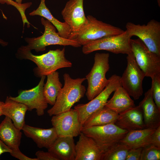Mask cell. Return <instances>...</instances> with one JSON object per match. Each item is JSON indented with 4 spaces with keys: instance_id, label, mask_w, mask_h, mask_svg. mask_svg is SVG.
Instances as JSON below:
<instances>
[{
    "instance_id": "6da1fadb",
    "label": "cell",
    "mask_w": 160,
    "mask_h": 160,
    "mask_svg": "<svg viewBox=\"0 0 160 160\" xmlns=\"http://www.w3.org/2000/svg\"><path fill=\"white\" fill-rule=\"evenodd\" d=\"M65 53V48H63L62 49L50 50L41 55H35L22 46L18 49L16 56L20 60H28L35 63L37 66L33 70L34 75L41 77L58 69L72 66L71 62L66 58Z\"/></svg>"
},
{
    "instance_id": "7a4b0ae2",
    "label": "cell",
    "mask_w": 160,
    "mask_h": 160,
    "mask_svg": "<svg viewBox=\"0 0 160 160\" xmlns=\"http://www.w3.org/2000/svg\"><path fill=\"white\" fill-rule=\"evenodd\" d=\"M64 84L60 90L53 106L47 112L50 116L70 110L72 106L84 96L86 89L82 84L85 78H72L69 74L63 75Z\"/></svg>"
},
{
    "instance_id": "3957f363",
    "label": "cell",
    "mask_w": 160,
    "mask_h": 160,
    "mask_svg": "<svg viewBox=\"0 0 160 160\" xmlns=\"http://www.w3.org/2000/svg\"><path fill=\"white\" fill-rule=\"evenodd\" d=\"M87 22L78 31L71 32L68 39L81 46L91 41L122 33V29L97 19L91 15L87 17Z\"/></svg>"
},
{
    "instance_id": "277c9868",
    "label": "cell",
    "mask_w": 160,
    "mask_h": 160,
    "mask_svg": "<svg viewBox=\"0 0 160 160\" xmlns=\"http://www.w3.org/2000/svg\"><path fill=\"white\" fill-rule=\"evenodd\" d=\"M109 56L108 53H96L95 54L93 66L85 77L88 83L86 95L89 100L100 94L108 83L106 74L110 68Z\"/></svg>"
},
{
    "instance_id": "5b68a950",
    "label": "cell",
    "mask_w": 160,
    "mask_h": 160,
    "mask_svg": "<svg viewBox=\"0 0 160 160\" xmlns=\"http://www.w3.org/2000/svg\"><path fill=\"white\" fill-rule=\"evenodd\" d=\"M41 22L44 28L43 34L37 37L26 38L25 40L28 44L23 46L26 49L31 51L34 50L39 52L44 51L46 47L50 45L71 46L75 47H81L80 44L75 41L60 36L56 32L55 26L48 20L42 17Z\"/></svg>"
},
{
    "instance_id": "8992f818",
    "label": "cell",
    "mask_w": 160,
    "mask_h": 160,
    "mask_svg": "<svg viewBox=\"0 0 160 160\" xmlns=\"http://www.w3.org/2000/svg\"><path fill=\"white\" fill-rule=\"evenodd\" d=\"M128 132L110 124L82 128L81 132L92 139L104 153L119 143Z\"/></svg>"
},
{
    "instance_id": "52a82bcc",
    "label": "cell",
    "mask_w": 160,
    "mask_h": 160,
    "mask_svg": "<svg viewBox=\"0 0 160 160\" xmlns=\"http://www.w3.org/2000/svg\"><path fill=\"white\" fill-rule=\"evenodd\" d=\"M131 38L126 30L119 35L90 41L83 45L82 52L87 55L96 51L105 50L115 54L127 55L132 52L130 42Z\"/></svg>"
},
{
    "instance_id": "ba28073f",
    "label": "cell",
    "mask_w": 160,
    "mask_h": 160,
    "mask_svg": "<svg viewBox=\"0 0 160 160\" xmlns=\"http://www.w3.org/2000/svg\"><path fill=\"white\" fill-rule=\"evenodd\" d=\"M121 76L112 75L108 79V84L104 89L88 103L80 104L75 106L80 121L83 124L92 115L104 107L111 93L121 86Z\"/></svg>"
},
{
    "instance_id": "9c48e42d",
    "label": "cell",
    "mask_w": 160,
    "mask_h": 160,
    "mask_svg": "<svg viewBox=\"0 0 160 160\" xmlns=\"http://www.w3.org/2000/svg\"><path fill=\"white\" fill-rule=\"evenodd\" d=\"M131 51L145 76L151 79L160 75V56L151 51L139 38L130 39Z\"/></svg>"
},
{
    "instance_id": "30bf717a",
    "label": "cell",
    "mask_w": 160,
    "mask_h": 160,
    "mask_svg": "<svg viewBox=\"0 0 160 160\" xmlns=\"http://www.w3.org/2000/svg\"><path fill=\"white\" fill-rule=\"evenodd\" d=\"M126 31L129 36L138 37L152 52L160 56V23L151 20L146 25L128 22Z\"/></svg>"
},
{
    "instance_id": "8fae6325",
    "label": "cell",
    "mask_w": 160,
    "mask_h": 160,
    "mask_svg": "<svg viewBox=\"0 0 160 160\" xmlns=\"http://www.w3.org/2000/svg\"><path fill=\"white\" fill-rule=\"evenodd\" d=\"M127 67L121 77V85L130 96L137 100L143 94V82L145 75L132 52L127 55Z\"/></svg>"
},
{
    "instance_id": "7c38bea8",
    "label": "cell",
    "mask_w": 160,
    "mask_h": 160,
    "mask_svg": "<svg viewBox=\"0 0 160 160\" xmlns=\"http://www.w3.org/2000/svg\"><path fill=\"white\" fill-rule=\"evenodd\" d=\"M40 81L35 87L27 90L19 92L16 97H9L17 102L22 103L28 108L29 111L35 109L37 115L41 116L44 114V111L48 107L43 93V87L46 76L41 77Z\"/></svg>"
},
{
    "instance_id": "4fadbf2b",
    "label": "cell",
    "mask_w": 160,
    "mask_h": 160,
    "mask_svg": "<svg viewBox=\"0 0 160 160\" xmlns=\"http://www.w3.org/2000/svg\"><path fill=\"white\" fill-rule=\"evenodd\" d=\"M51 122L58 137H76L81 132L82 124L74 109L52 116Z\"/></svg>"
},
{
    "instance_id": "5bb4252c",
    "label": "cell",
    "mask_w": 160,
    "mask_h": 160,
    "mask_svg": "<svg viewBox=\"0 0 160 160\" xmlns=\"http://www.w3.org/2000/svg\"><path fill=\"white\" fill-rule=\"evenodd\" d=\"M83 2L84 0H69L62 11L63 18L70 27L71 32L78 31L87 22Z\"/></svg>"
},
{
    "instance_id": "9a60e30c",
    "label": "cell",
    "mask_w": 160,
    "mask_h": 160,
    "mask_svg": "<svg viewBox=\"0 0 160 160\" xmlns=\"http://www.w3.org/2000/svg\"><path fill=\"white\" fill-rule=\"evenodd\" d=\"M79 135L75 160H101L103 153L94 140L82 132Z\"/></svg>"
},
{
    "instance_id": "2e32d148",
    "label": "cell",
    "mask_w": 160,
    "mask_h": 160,
    "mask_svg": "<svg viewBox=\"0 0 160 160\" xmlns=\"http://www.w3.org/2000/svg\"><path fill=\"white\" fill-rule=\"evenodd\" d=\"M115 124L128 132L145 128L141 108L135 106L119 114Z\"/></svg>"
},
{
    "instance_id": "e0dca14e",
    "label": "cell",
    "mask_w": 160,
    "mask_h": 160,
    "mask_svg": "<svg viewBox=\"0 0 160 160\" xmlns=\"http://www.w3.org/2000/svg\"><path fill=\"white\" fill-rule=\"evenodd\" d=\"M22 130L25 135L31 138L39 148L47 149L53 144L58 137L55 129L53 127L45 129L25 124Z\"/></svg>"
},
{
    "instance_id": "ac0fdd59",
    "label": "cell",
    "mask_w": 160,
    "mask_h": 160,
    "mask_svg": "<svg viewBox=\"0 0 160 160\" xmlns=\"http://www.w3.org/2000/svg\"><path fill=\"white\" fill-rule=\"evenodd\" d=\"M138 105L143 111L145 128L156 129L160 126V110L154 101L151 88L145 92Z\"/></svg>"
},
{
    "instance_id": "d6986e66",
    "label": "cell",
    "mask_w": 160,
    "mask_h": 160,
    "mask_svg": "<svg viewBox=\"0 0 160 160\" xmlns=\"http://www.w3.org/2000/svg\"><path fill=\"white\" fill-rule=\"evenodd\" d=\"M28 110L26 105L12 100L9 97H7L1 107L3 115L11 119L15 126L20 130L25 124V115Z\"/></svg>"
},
{
    "instance_id": "ffe728a7",
    "label": "cell",
    "mask_w": 160,
    "mask_h": 160,
    "mask_svg": "<svg viewBox=\"0 0 160 160\" xmlns=\"http://www.w3.org/2000/svg\"><path fill=\"white\" fill-rule=\"evenodd\" d=\"M22 132L9 118L5 116L0 124V139L12 150L19 149Z\"/></svg>"
},
{
    "instance_id": "44dd1931",
    "label": "cell",
    "mask_w": 160,
    "mask_h": 160,
    "mask_svg": "<svg viewBox=\"0 0 160 160\" xmlns=\"http://www.w3.org/2000/svg\"><path fill=\"white\" fill-rule=\"evenodd\" d=\"M48 151L53 153L60 160H75L76 153L73 137H58Z\"/></svg>"
},
{
    "instance_id": "7402d4cb",
    "label": "cell",
    "mask_w": 160,
    "mask_h": 160,
    "mask_svg": "<svg viewBox=\"0 0 160 160\" xmlns=\"http://www.w3.org/2000/svg\"><path fill=\"white\" fill-rule=\"evenodd\" d=\"M155 129L145 128L129 131L120 142L129 149L145 147L150 145L151 137Z\"/></svg>"
},
{
    "instance_id": "603a6c76",
    "label": "cell",
    "mask_w": 160,
    "mask_h": 160,
    "mask_svg": "<svg viewBox=\"0 0 160 160\" xmlns=\"http://www.w3.org/2000/svg\"><path fill=\"white\" fill-rule=\"evenodd\" d=\"M114 92L112 97L107 101L105 106L119 114L135 106L133 100L121 86Z\"/></svg>"
},
{
    "instance_id": "cb8c5ba5",
    "label": "cell",
    "mask_w": 160,
    "mask_h": 160,
    "mask_svg": "<svg viewBox=\"0 0 160 160\" xmlns=\"http://www.w3.org/2000/svg\"><path fill=\"white\" fill-rule=\"evenodd\" d=\"M29 14L31 16L38 15L45 18L56 28L60 36L68 39L71 32L70 27L65 22H61L53 16L46 5L45 0H41L37 8Z\"/></svg>"
},
{
    "instance_id": "d4e9b609",
    "label": "cell",
    "mask_w": 160,
    "mask_h": 160,
    "mask_svg": "<svg viewBox=\"0 0 160 160\" xmlns=\"http://www.w3.org/2000/svg\"><path fill=\"white\" fill-rule=\"evenodd\" d=\"M119 114L104 106L90 116L83 124L82 128L115 124Z\"/></svg>"
},
{
    "instance_id": "484cf974",
    "label": "cell",
    "mask_w": 160,
    "mask_h": 160,
    "mask_svg": "<svg viewBox=\"0 0 160 160\" xmlns=\"http://www.w3.org/2000/svg\"><path fill=\"white\" fill-rule=\"evenodd\" d=\"M47 76V81L43 87V93L47 103L53 105L62 87V84L60 81L58 72L55 71Z\"/></svg>"
},
{
    "instance_id": "4316f807",
    "label": "cell",
    "mask_w": 160,
    "mask_h": 160,
    "mask_svg": "<svg viewBox=\"0 0 160 160\" xmlns=\"http://www.w3.org/2000/svg\"><path fill=\"white\" fill-rule=\"evenodd\" d=\"M129 149L119 142L104 152L101 160H126Z\"/></svg>"
},
{
    "instance_id": "83f0119b",
    "label": "cell",
    "mask_w": 160,
    "mask_h": 160,
    "mask_svg": "<svg viewBox=\"0 0 160 160\" xmlns=\"http://www.w3.org/2000/svg\"><path fill=\"white\" fill-rule=\"evenodd\" d=\"M160 148L152 145L143 148L140 160H160Z\"/></svg>"
},
{
    "instance_id": "f1b7e54d",
    "label": "cell",
    "mask_w": 160,
    "mask_h": 160,
    "mask_svg": "<svg viewBox=\"0 0 160 160\" xmlns=\"http://www.w3.org/2000/svg\"><path fill=\"white\" fill-rule=\"evenodd\" d=\"M152 89L154 101L159 109L160 110V75L151 79Z\"/></svg>"
},
{
    "instance_id": "f546056e",
    "label": "cell",
    "mask_w": 160,
    "mask_h": 160,
    "mask_svg": "<svg viewBox=\"0 0 160 160\" xmlns=\"http://www.w3.org/2000/svg\"><path fill=\"white\" fill-rule=\"evenodd\" d=\"M35 155L38 160H60L55 155L49 151H38L36 153Z\"/></svg>"
},
{
    "instance_id": "4dcf8cb0",
    "label": "cell",
    "mask_w": 160,
    "mask_h": 160,
    "mask_svg": "<svg viewBox=\"0 0 160 160\" xmlns=\"http://www.w3.org/2000/svg\"><path fill=\"white\" fill-rule=\"evenodd\" d=\"M143 148L130 149L126 160H140Z\"/></svg>"
},
{
    "instance_id": "1f68e13d",
    "label": "cell",
    "mask_w": 160,
    "mask_h": 160,
    "mask_svg": "<svg viewBox=\"0 0 160 160\" xmlns=\"http://www.w3.org/2000/svg\"><path fill=\"white\" fill-rule=\"evenodd\" d=\"M150 145L160 148V126L156 129L152 134Z\"/></svg>"
},
{
    "instance_id": "d6a6232c",
    "label": "cell",
    "mask_w": 160,
    "mask_h": 160,
    "mask_svg": "<svg viewBox=\"0 0 160 160\" xmlns=\"http://www.w3.org/2000/svg\"><path fill=\"white\" fill-rule=\"evenodd\" d=\"M11 155L20 160H38L37 158H32L23 153L20 149L12 150L9 153Z\"/></svg>"
},
{
    "instance_id": "836d02e7",
    "label": "cell",
    "mask_w": 160,
    "mask_h": 160,
    "mask_svg": "<svg viewBox=\"0 0 160 160\" xmlns=\"http://www.w3.org/2000/svg\"><path fill=\"white\" fill-rule=\"evenodd\" d=\"M12 151L10 148L5 145L0 139V156L1 155L4 153L6 152L10 153Z\"/></svg>"
},
{
    "instance_id": "e575fe53",
    "label": "cell",
    "mask_w": 160,
    "mask_h": 160,
    "mask_svg": "<svg viewBox=\"0 0 160 160\" xmlns=\"http://www.w3.org/2000/svg\"><path fill=\"white\" fill-rule=\"evenodd\" d=\"M12 0H0V3L4 4L6 3L9 5V3ZM15 2L19 4L22 3L23 0H15Z\"/></svg>"
},
{
    "instance_id": "d590c367",
    "label": "cell",
    "mask_w": 160,
    "mask_h": 160,
    "mask_svg": "<svg viewBox=\"0 0 160 160\" xmlns=\"http://www.w3.org/2000/svg\"><path fill=\"white\" fill-rule=\"evenodd\" d=\"M8 43L7 42H5L1 39H0V44L2 45L5 46L7 45Z\"/></svg>"
},
{
    "instance_id": "8d00e7d4",
    "label": "cell",
    "mask_w": 160,
    "mask_h": 160,
    "mask_svg": "<svg viewBox=\"0 0 160 160\" xmlns=\"http://www.w3.org/2000/svg\"><path fill=\"white\" fill-rule=\"evenodd\" d=\"M4 102L0 101V116L3 115L1 111V107Z\"/></svg>"
},
{
    "instance_id": "74e56055",
    "label": "cell",
    "mask_w": 160,
    "mask_h": 160,
    "mask_svg": "<svg viewBox=\"0 0 160 160\" xmlns=\"http://www.w3.org/2000/svg\"><path fill=\"white\" fill-rule=\"evenodd\" d=\"M158 4L159 7H160V0H157Z\"/></svg>"
}]
</instances>
